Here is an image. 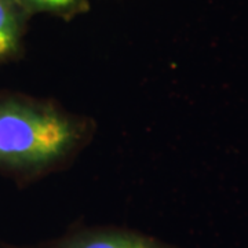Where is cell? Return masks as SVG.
<instances>
[{"instance_id": "6da1fadb", "label": "cell", "mask_w": 248, "mask_h": 248, "mask_svg": "<svg viewBox=\"0 0 248 248\" xmlns=\"http://www.w3.org/2000/svg\"><path fill=\"white\" fill-rule=\"evenodd\" d=\"M87 127L48 104L0 98V164L42 169L61 163L84 141Z\"/></svg>"}, {"instance_id": "7a4b0ae2", "label": "cell", "mask_w": 248, "mask_h": 248, "mask_svg": "<svg viewBox=\"0 0 248 248\" xmlns=\"http://www.w3.org/2000/svg\"><path fill=\"white\" fill-rule=\"evenodd\" d=\"M37 248H174L142 233L119 228L80 229Z\"/></svg>"}, {"instance_id": "3957f363", "label": "cell", "mask_w": 248, "mask_h": 248, "mask_svg": "<svg viewBox=\"0 0 248 248\" xmlns=\"http://www.w3.org/2000/svg\"><path fill=\"white\" fill-rule=\"evenodd\" d=\"M27 18L17 0H0V61L19 53Z\"/></svg>"}, {"instance_id": "277c9868", "label": "cell", "mask_w": 248, "mask_h": 248, "mask_svg": "<svg viewBox=\"0 0 248 248\" xmlns=\"http://www.w3.org/2000/svg\"><path fill=\"white\" fill-rule=\"evenodd\" d=\"M28 16L33 13H48L71 19L89 9L87 0H17Z\"/></svg>"}]
</instances>
